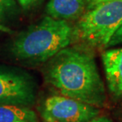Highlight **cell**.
<instances>
[{
    "mask_svg": "<svg viewBox=\"0 0 122 122\" xmlns=\"http://www.w3.org/2000/svg\"><path fill=\"white\" fill-rule=\"evenodd\" d=\"M43 77L63 96L97 108L106 103V90L94 57L83 48L67 47L60 51L45 62Z\"/></svg>",
    "mask_w": 122,
    "mask_h": 122,
    "instance_id": "obj_1",
    "label": "cell"
},
{
    "mask_svg": "<svg viewBox=\"0 0 122 122\" xmlns=\"http://www.w3.org/2000/svg\"><path fill=\"white\" fill-rule=\"evenodd\" d=\"M90 122H112L111 120H109L106 117H97L94 118Z\"/></svg>",
    "mask_w": 122,
    "mask_h": 122,
    "instance_id": "obj_13",
    "label": "cell"
},
{
    "mask_svg": "<svg viewBox=\"0 0 122 122\" xmlns=\"http://www.w3.org/2000/svg\"><path fill=\"white\" fill-rule=\"evenodd\" d=\"M122 24V0H108L87 10L74 28L75 37L96 47H107Z\"/></svg>",
    "mask_w": 122,
    "mask_h": 122,
    "instance_id": "obj_3",
    "label": "cell"
},
{
    "mask_svg": "<svg viewBox=\"0 0 122 122\" xmlns=\"http://www.w3.org/2000/svg\"><path fill=\"white\" fill-rule=\"evenodd\" d=\"M37 82L20 67L0 65V104L30 107L36 102Z\"/></svg>",
    "mask_w": 122,
    "mask_h": 122,
    "instance_id": "obj_4",
    "label": "cell"
},
{
    "mask_svg": "<svg viewBox=\"0 0 122 122\" xmlns=\"http://www.w3.org/2000/svg\"><path fill=\"white\" fill-rule=\"evenodd\" d=\"M17 2L23 10H30L40 6L44 0H17Z\"/></svg>",
    "mask_w": 122,
    "mask_h": 122,
    "instance_id": "obj_10",
    "label": "cell"
},
{
    "mask_svg": "<svg viewBox=\"0 0 122 122\" xmlns=\"http://www.w3.org/2000/svg\"><path fill=\"white\" fill-rule=\"evenodd\" d=\"M121 44H122V24L113 34L108 44V46H114L121 45Z\"/></svg>",
    "mask_w": 122,
    "mask_h": 122,
    "instance_id": "obj_11",
    "label": "cell"
},
{
    "mask_svg": "<svg viewBox=\"0 0 122 122\" xmlns=\"http://www.w3.org/2000/svg\"><path fill=\"white\" fill-rule=\"evenodd\" d=\"M18 12L17 0H0V24L14 18Z\"/></svg>",
    "mask_w": 122,
    "mask_h": 122,
    "instance_id": "obj_9",
    "label": "cell"
},
{
    "mask_svg": "<svg viewBox=\"0 0 122 122\" xmlns=\"http://www.w3.org/2000/svg\"><path fill=\"white\" fill-rule=\"evenodd\" d=\"M46 122H90L100 113L97 107L65 96H51L39 109Z\"/></svg>",
    "mask_w": 122,
    "mask_h": 122,
    "instance_id": "obj_5",
    "label": "cell"
},
{
    "mask_svg": "<svg viewBox=\"0 0 122 122\" xmlns=\"http://www.w3.org/2000/svg\"><path fill=\"white\" fill-rule=\"evenodd\" d=\"M0 122H38V118L29 107L0 104Z\"/></svg>",
    "mask_w": 122,
    "mask_h": 122,
    "instance_id": "obj_8",
    "label": "cell"
},
{
    "mask_svg": "<svg viewBox=\"0 0 122 122\" xmlns=\"http://www.w3.org/2000/svg\"><path fill=\"white\" fill-rule=\"evenodd\" d=\"M102 61L109 91L114 96H122V48L106 51Z\"/></svg>",
    "mask_w": 122,
    "mask_h": 122,
    "instance_id": "obj_7",
    "label": "cell"
},
{
    "mask_svg": "<svg viewBox=\"0 0 122 122\" xmlns=\"http://www.w3.org/2000/svg\"><path fill=\"white\" fill-rule=\"evenodd\" d=\"M0 32H3V33H10L11 30H10L8 27L3 25L2 24H0Z\"/></svg>",
    "mask_w": 122,
    "mask_h": 122,
    "instance_id": "obj_14",
    "label": "cell"
},
{
    "mask_svg": "<svg viewBox=\"0 0 122 122\" xmlns=\"http://www.w3.org/2000/svg\"><path fill=\"white\" fill-rule=\"evenodd\" d=\"M106 1H108V0H91V1H90V3H89V6H88V8H87V10H89L92 9L93 7L96 6L97 5H98L100 3H102V2H104Z\"/></svg>",
    "mask_w": 122,
    "mask_h": 122,
    "instance_id": "obj_12",
    "label": "cell"
},
{
    "mask_svg": "<svg viewBox=\"0 0 122 122\" xmlns=\"http://www.w3.org/2000/svg\"><path fill=\"white\" fill-rule=\"evenodd\" d=\"M91 0H49L45 7L48 16L71 21L79 19L86 13Z\"/></svg>",
    "mask_w": 122,
    "mask_h": 122,
    "instance_id": "obj_6",
    "label": "cell"
},
{
    "mask_svg": "<svg viewBox=\"0 0 122 122\" xmlns=\"http://www.w3.org/2000/svg\"><path fill=\"white\" fill-rule=\"evenodd\" d=\"M75 37L67 21L45 16L40 22L22 32L13 41L10 52L18 60L30 63H45Z\"/></svg>",
    "mask_w": 122,
    "mask_h": 122,
    "instance_id": "obj_2",
    "label": "cell"
}]
</instances>
